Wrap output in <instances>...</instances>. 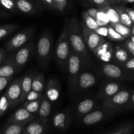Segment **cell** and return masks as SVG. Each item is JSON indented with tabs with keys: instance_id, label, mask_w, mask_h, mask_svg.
Segmentation results:
<instances>
[{
	"instance_id": "cell-1",
	"label": "cell",
	"mask_w": 134,
	"mask_h": 134,
	"mask_svg": "<svg viewBox=\"0 0 134 134\" xmlns=\"http://www.w3.org/2000/svg\"><path fill=\"white\" fill-rule=\"evenodd\" d=\"M68 37L73 52L79 55L83 61H88L89 53L80 25L75 17L68 21Z\"/></svg>"
},
{
	"instance_id": "cell-2",
	"label": "cell",
	"mask_w": 134,
	"mask_h": 134,
	"mask_svg": "<svg viewBox=\"0 0 134 134\" xmlns=\"http://www.w3.org/2000/svg\"><path fill=\"white\" fill-rule=\"evenodd\" d=\"M71 51L72 49L68 37V22H67V24H65L58 39L54 53L56 62L59 67L62 68V69L64 70L66 69L68 58Z\"/></svg>"
},
{
	"instance_id": "cell-3",
	"label": "cell",
	"mask_w": 134,
	"mask_h": 134,
	"mask_svg": "<svg viewBox=\"0 0 134 134\" xmlns=\"http://www.w3.org/2000/svg\"><path fill=\"white\" fill-rule=\"evenodd\" d=\"M82 63L83 60L82 58L71 51L68 58L66 70L68 74L69 88L73 92L77 90V81L82 71Z\"/></svg>"
},
{
	"instance_id": "cell-4",
	"label": "cell",
	"mask_w": 134,
	"mask_h": 134,
	"mask_svg": "<svg viewBox=\"0 0 134 134\" xmlns=\"http://www.w3.org/2000/svg\"><path fill=\"white\" fill-rule=\"evenodd\" d=\"M52 48V36L48 31H44L38 39L36 54L39 64L47 67L51 58Z\"/></svg>"
},
{
	"instance_id": "cell-5",
	"label": "cell",
	"mask_w": 134,
	"mask_h": 134,
	"mask_svg": "<svg viewBox=\"0 0 134 134\" xmlns=\"http://www.w3.org/2000/svg\"><path fill=\"white\" fill-rule=\"evenodd\" d=\"M116 113L117 112L115 110L102 105L98 107H95L89 113L81 117V122L82 125L90 126L99 123L105 119L115 116Z\"/></svg>"
},
{
	"instance_id": "cell-6",
	"label": "cell",
	"mask_w": 134,
	"mask_h": 134,
	"mask_svg": "<svg viewBox=\"0 0 134 134\" xmlns=\"http://www.w3.org/2000/svg\"><path fill=\"white\" fill-rule=\"evenodd\" d=\"M34 33V29L33 27H28L15 34L5 44V48L7 52H15L18 49L27 44L32 39Z\"/></svg>"
},
{
	"instance_id": "cell-7",
	"label": "cell",
	"mask_w": 134,
	"mask_h": 134,
	"mask_svg": "<svg viewBox=\"0 0 134 134\" xmlns=\"http://www.w3.org/2000/svg\"><path fill=\"white\" fill-rule=\"evenodd\" d=\"M101 72L107 78L113 80H130L134 78L133 71L127 70L112 63H105L101 66Z\"/></svg>"
},
{
	"instance_id": "cell-8",
	"label": "cell",
	"mask_w": 134,
	"mask_h": 134,
	"mask_svg": "<svg viewBox=\"0 0 134 134\" xmlns=\"http://www.w3.org/2000/svg\"><path fill=\"white\" fill-rule=\"evenodd\" d=\"M132 92L133 90L122 89L113 96L103 99V105L116 112L123 111L130 98Z\"/></svg>"
},
{
	"instance_id": "cell-9",
	"label": "cell",
	"mask_w": 134,
	"mask_h": 134,
	"mask_svg": "<svg viewBox=\"0 0 134 134\" xmlns=\"http://www.w3.org/2000/svg\"><path fill=\"white\" fill-rule=\"evenodd\" d=\"M35 44L34 42H30L22 47L14 53V61L16 68L17 73L24 69L29 60L31 58L34 52Z\"/></svg>"
},
{
	"instance_id": "cell-10",
	"label": "cell",
	"mask_w": 134,
	"mask_h": 134,
	"mask_svg": "<svg viewBox=\"0 0 134 134\" xmlns=\"http://www.w3.org/2000/svg\"><path fill=\"white\" fill-rule=\"evenodd\" d=\"M80 27H81L82 35H83L86 46L90 50V51H92L94 53V51L103 42L105 41V39L103 37L101 36L99 34H97L94 30H92L86 27L82 24Z\"/></svg>"
},
{
	"instance_id": "cell-11",
	"label": "cell",
	"mask_w": 134,
	"mask_h": 134,
	"mask_svg": "<svg viewBox=\"0 0 134 134\" xmlns=\"http://www.w3.org/2000/svg\"><path fill=\"white\" fill-rule=\"evenodd\" d=\"M21 81H22V77L15 79L14 81L10 82L5 92V95L10 102V109H14L16 106L20 103L21 93H22Z\"/></svg>"
},
{
	"instance_id": "cell-12",
	"label": "cell",
	"mask_w": 134,
	"mask_h": 134,
	"mask_svg": "<svg viewBox=\"0 0 134 134\" xmlns=\"http://www.w3.org/2000/svg\"><path fill=\"white\" fill-rule=\"evenodd\" d=\"M36 117L37 115L31 113L25 108L20 107L8 118L7 122L14 123L25 126Z\"/></svg>"
},
{
	"instance_id": "cell-13",
	"label": "cell",
	"mask_w": 134,
	"mask_h": 134,
	"mask_svg": "<svg viewBox=\"0 0 134 134\" xmlns=\"http://www.w3.org/2000/svg\"><path fill=\"white\" fill-rule=\"evenodd\" d=\"M71 122L70 112L68 109L63 110L54 114L52 119V126L60 131L66 130Z\"/></svg>"
},
{
	"instance_id": "cell-14",
	"label": "cell",
	"mask_w": 134,
	"mask_h": 134,
	"mask_svg": "<svg viewBox=\"0 0 134 134\" xmlns=\"http://www.w3.org/2000/svg\"><path fill=\"white\" fill-rule=\"evenodd\" d=\"M60 86L58 81L55 78H51L47 81L43 94L52 103L55 102L60 97Z\"/></svg>"
},
{
	"instance_id": "cell-15",
	"label": "cell",
	"mask_w": 134,
	"mask_h": 134,
	"mask_svg": "<svg viewBox=\"0 0 134 134\" xmlns=\"http://www.w3.org/2000/svg\"><path fill=\"white\" fill-rule=\"evenodd\" d=\"M114 48L109 41L103 42L95 51L94 54L101 61L105 63H109L111 59L113 58Z\"/></svg>"
},
{
	"instance_id": "cell-16",
	"label": "cell",
	"mask_w": 134,
	"mask_h": 134,
	"mask_svg": "<svg viewBox=\"0 0 134 134\" xmlns=\"http://www.w3.org/2000/svg\"><path fill=\"white\" fill-rule=\"evenodd\" d=\"M122 85L115 81H110L103 83L99 91V98L103 100L115 95L122 89Z\"/></svg>"
},
{
	"instance_id": "cell-17",
	"label": "cell",
	"mask_w": 134,
	"mask_h": 134,
	"mask_svg": "<svg viewBox=\"0 0 134 134\" xmlns=\"http://www.w3.org/2000/svg\"><path fill=\"white\" fill-rule=\"evenodd\" d=\"M96 82L97 77L94 73L81 71L77 81V90H87L94 86Z\"/></svg>"
},
{
	"instance_id": "cell-18",
	"label": "cell",
	"mask_w": 134,
	"mask_h": 134,
	"mask_svg": "<svg viewBox=\"0 0 134 134\" xmlns=\"http://www.w3.org/2000/svg\"><path fill=\"white\" fill-rule=\"evenodd\" d=\"M51 108H52L51 102L43 94L37 117L42 123L45 125H48L50 116H51Z\"/></svg>"
},
{
	"instance_id": "cell-19",
	"label": "cell",
	"mask_w": 134,
	"mask_h": 134,
	"mask_svg": "<svg viewBox=\"0 0 134 134\" xmlns=\"http://www.w3.org/2000/svg\"><path fill=\"white\" fill-rule=\"evenodd\" d=\"M17 73L14 61V53L7 56L5 61L0 65V77H13Z\"/></svg>"
},
{
	"instance_id": "cell-20",
	"label": "cell",
	"mask_w": 134,
	"mask_h": 134,
	"mask_svg": "<svg viewBox=\"0 0 134 134\" xmlns=\"http://www.w3.org/2000/svg\"><path fill=\"white\" fill-rule=\"evenodd\" d=\"M47 129V125L42 123L37 117H36L25 126L22 134H44Z\"/></svg>"
},
{
	"instance_id": "cell-21",
	"label": "cell",
	"mask_w": 134,
	"mask_h": 134,
	"mask_svg": "<svg viewBox=\"0 0 134 134\" xmlns=\"http://www.w3.org/2000/svg\"><path fill=\"white\" fill-rule=\"evenodd\" d=\"M15 3L19 13L29 16L35 15L37 13V8L31 0H15Z\"/></svg>"
},
{
	"instance_id": "cell-22",
	"label": "cell",
	"mask_w": 134,
	"mask_h": 134,
	"mask_svg": "<svg viewBox=\"0 0 134 134\" xmlns=\"http://www.w3.org/2000/svg\"><path fill=\"white\" fill-rule=\"evenodd\" d=\"M96 101L92 98H86L79 102L76 106V114L79 118L82 117L92 111L96 107Z\"/></svg>"
},
{
	"instance_id": "cell-23",
	"label": "cell",
	"mask_w": 134,
	"mask_h": 134,
	"mask_svg": "<svg viewBox=\"0 0 134 134\" xmlns=\"http://www.w3.org/2000/svg\"><path fill=\"white\" fill-rule=\"evenodd\" d=\"M17 13L15 0H0V15L8 16Z\"/></svg>"
},
{
	"instance_id": "cell-24",
	"label": "cell",
	"mask_w": 134,
	"mask_h": 134,
	"mask_svg": "<svg viewBox=\"0 0 134 134\" xmlns=\"http://www.w3.org/2000/svg\"><path fill=\"white\" fill-rule=\"evenodd\" d=\"M35 73H27L24 77H22L21 81V98L20 103H22L25 101L26 96L31 90V85H32L33 78Z\"/></svg>"
},
{
	"instance_id": "cell-25",
	"label": "cell",
	"mask_w": 134,
	"mask_h": 134,
	"mask_svg": "<svg viewBox=\"0 0 134 134\" xmlns=\"http://www.w3.org/2000/svg\"><path fill=\"white\" fill-rule=\"evenodd\" d=\"M132 56L124 47H118L113 51V59L117 64L122 66Z\"/></svg>"
},
{
	"instance_id": "cell-26",
	"label": "cell",
	"mask_w": 134,
	"mask_h": 134,
	"mask_svg": "<svg viewBox=\"0 0 134 134\" xmlns=\"http://www.w3.org/2000/svg\"><path fill=\"white\" fill-rule=\"evenodd\" d=\"M45 79L43 73H35L33 78L32 85H31V90L34 91L39 92H44L45 88Z\"/></svg>"
},
{
	"instance_id": "cell-27",
	"label": "cell",
	"mask_w": 134,
	"mask_h": 134,
	"mask_svg": "<svg viewBox=\"0 0 134 134\" xmlns=\"http://www.w3.org/2000/svg\"><path fill=\"white\" fill-rule=\"evenodd\" d=\"M114 7H115V9L116 10L118 14H119L120 23L131 28L134 24L132 22V21L131 20L128 13H127L126 10L125 5H114Z\"/></svg>"
},
{
	"instance_id": "cell-28",
	"label": "cell",
	"mask_w": 134,
	"mask_h": 134,
	"mask_svg": "<svg viewBox=\"0 0 134 134\" xmlns=\"http://www.w3.org/2000/svg\"><path fill=\"white\" fill-rule=\"evenodd\" d=\"M24 126L14 123L7 122L0 128V134H22Z\"/></svg>"
},
{
	"instance_id": "cell-29",
	"label": "cell",
	"mask_w": 134,
	"mask_h": 134,
	"mask_svg": "<svg viewBox=\"0 0 134 134\" xmlns=\"http://www.w3.org/2000/svg\"><path fill=\"white\" fill-rule=\"evenodd\" d=\"M82 24L86 26L88 29H90L92 30L95 31L96 29H98L99 27V25L97 23L96 20L95 18L92 17L88 13H87L86 10L82 12Z\"/></svg>"
},
{
	"instance_id": "cell-30",
	"label": "cell",
	"mask_w": 134,
	"mask_h": 134,
	"mask_svg": "<svg viewBox=\"0 0 134 134\" xmlns=\"http://www.w3.org/2000/svg\"><path fill=\"white\" fill-rule=\"evenodd\" d=\"M41 99H37L34 101H25L23 102V104L21 107L26 109L27 111L37 116L38 111H39V107H40Z\"/></svg>"
},
{
	"instance_id": "cell-31",
	"label": "cell",
	"mask_w": 134,
	"mask_h": 134,
	"mask_svg": "<svg viewBox=\"0 0 134 134\" xmlns=\"http://www.w3.org/2000/svg\"><path fill=\"white\" fill-rule=\"evenodd\" d=\"M134 129V123L133 122H128L122 124L116 129L106 134H131Z\"/></svg>"
},
{
	"instance_id": "cell-32",
	"label": "cell",
	"mask_w": 134,
	"mask_h": 134,
	"mask_svg": "<svg viewBox=\"0 0 134 134\" xmlns=\"http://www.w3.org/2000/svg\"><path fill=\"white\" fill-rule=\"evenodd\" d=\"M109 25L113 27V29L115 30V31H117L119 34L122 35L123 37H124L126 38V39L129 38L130 36L131 35L130 27L122 24H121L120 22L110 24Z\"/></svg>"
},
{
	"instance_id": "cell-33",
	"label": "cell",
	"mask_w": 134,
	"mask_h": 134,
	"mask_svg": "<svg viewBox=\"0 0 134 134\" xmlns=\"http://www.w3.org/2000/svg\"><path fill=\"white\" fill-rule=\"evenodd\" d=\"M96 20L99 26H109L110 24L109 17L103 8L98 9V12L96 17Z\"/></svg>"
},
{
	"instance_id": "cell-34",
	"label": "cell",
	"mask_w": 134,
	"mask_h": 134,
	"mask_svg": "<svg viewBox=\"0 0 134 134\" xmlns=\"http://www.w3.org/2000/svg\"><path fill=\"white\" fill-rule=\"evenodd\" d=\"M103 9L105 10L106 13H107V16H108L109 19L110 21V24L120 22L119 14H118L117 11L115 9L114 5H108V6L103 8Z\"/></svg>"
},
{
	"instance_id": "cell-35",
	"label": "cell",
	"mask_w": 134,
	"mask_h": 134,
	"mask_svg": "<svg viewBox=\"0 0 134 134\" xmlns=\"http://www.w3.org/2000/svg\"><path fill=\"white\" fill-rule=\"evenodd\" d=\"M17 28L18 25L15 24H8L0 26V39H3L5 37L9 35Z\"/></svg>"
},
{
	"instance_id": "cell-36",
	"label": "cell",
	"mask_w": 134,
	"mask_h": 134,
	"mask_svg": "<svg viewBox=\"0 0 134 134\" xmlns=\"http://www.w3.org/2000/svg\"><path fill=\"white\" fill-rule=\"evenodd\" d=\"M107 38L109 40L116 42L123 41H125L126 39V38L123 37L122 35L119 34L117 31H115L113 29V27L110 26V25L108 26V35H107Z\"/></svg>"
},
{
	"instance_id": "cell-37",
	"label": "cell",
	"mask_w": 134,
	"mask_h": 134,
	"mask_svg": "<svg viewBox=\"0 0 134 134\" xmlns=\"http://www.w3.org/2000/svg\"><path fill=\"white\" fill-rule=\"evenodd\" d=\"M9 109H10V102L4 93L0 96V117L3 116Z\"/></svg>"
},
{
	"instance_id": "cell-38",
	"label": "cell",
	"mask_w": 134,
	"mask_h": 134,
	"mask_svg": "<svg viewBox=\"0 0 134 134\" xmlns=\"http://www.w3.org/2000/svg\"><path fill=\"white\" fill-rule=\"evenodd\" d=\"M55 5L56 10L59 12H64L68 5V0H52Z\"/></svg>"
},
{
	"instance_id": "cell-39",
	"label": "cell",
	"mask_w": 134,
	"mask_h": 134,
	"mask_svg": "<svg viewBox=\"0 0 134 134\" xmlns=\"http://www.w3.org/2000/svg\"><path fill=\"white\" fill-rule=\"evenodd\" d=\"M43 93H41L39 92H36L31 90V91L27 94V95L26 96L25 101H34L37 100V99H41L42 97H43Z\"/></svg>"
},
{
	"instance_id": "cell-40",
	"label": "cell",
	"mask_w": 134,
	"mask_h": 134,
	"mask_svg": "<svg viewBox=\"0 0 134 134\" xmlns=\"http://www.w3.org/2000/svg\"><path fill=\"white\" fill-rule=\"evenodd\" d=\"M88 1L95 5L98 9H102L108 5H111L109 0H88Z\"/></svg>"
},
{
	"instance_id": "cell-41",
	"label": "cell",
	"mask_w": 134,
	"mask_h": 134,
	"mask_svg": "<svg viewBox=\"0 0 134 134\" xmlns=\"http://www.w3.org/2000/svg\"><path fill=\"white\" fill-rule=\"evenodd\" d=\"M124 47L128 50L132 57H134V43L130 39H126L124 42Z\"/></svg>"
},
{
	"instance_id": "cell-42",
	"label": "cell",
	"mask_w": 134,
	"mask_h": 134,
	"mask_svg": "<svg viewBox=\"0 0 134 134\" xmlns=\"http://www.w3.org/2000/svg\"><path fill=\"white\" fill-rule=\"evenodd\" d=\"M13 77H0V94L7 87L9 82H10Z\"/></svg>"
},
{
	"instance_id": "cell-43",
	"label": "cell",
	"mask_w": 134,
	"mask_h": 134,
	"mask_svg": "<svg viewBox=\"0 0 134 134\" xmlns=\"http://www.w3.org/2000/svg\"><path fill=\"white\" fill-rule=\"evenodd\" d=\"M97 34H99L101 36L103 37H107L108 35V26H99L98 29L95 30Z\"/></svg>"
},
{
	"instance_id": "cell-44",
	"label": "cell",
	"mask_w": 134,
	"mask_h": 134,
	"mask_svg": "<svg viewBox=\"0 0 134 134\" xmlns=\"http://www.w3.org/2000/svg\"><path fill=\"white\" fill-rule=\"evenodd\" d=\"M122 67L127 70L134 72V57L130 58L125 64H123Z\"/></svg>"
},
{
	"instance_id": "cell-45",
	"label": "cell",
	"mask_w": 134,
	"mask_h": 134,
	"mask_svg": "<svg viewBox=\"0 0 134 134\" xmlns=\"http://www.w3.org/2000/svg\"><path fill=\"white\" fill-rule=\"evenodd\" d=\"M134 109V90L132 92V94L131 95L129 101L126 105L124 109V111H130V110H133Z\"/></svg>"
},
{
	"instance_id": "cell-46",
	"label": "cell",
	"mask_w": 134,
	"mask_h": 134,
	"mask_svg": "<svg viewBox=\"0 0 134 134\" xmlns=\"http://www.w3.org/2000/svg\"><path fill=\"white\" fill-rule=\"evenodd\" d=\"M42 3H43V5L44 6H46L47 7L49 8V9H52V10H56V8H55V5L54 4V2L52 0H40Z\"/></svg>"
},
{
	"instance_id": "cell-47",
	"label": "cell",
	"mask_w": 134,
	"mask_h": 134,
	"mask_svg": "<svg viewBox=\"0 0 134 134\" xmlns=\"http://www.w3.org/2000/svg\"><path fill=\"white\" fill-rule=\"evenodd\" d=\"M7 52L5 48H0V65L5 61V58H6L7 56Z\"/></svg>"
},
{
	"instance_id": "cell-48",
	"label": "cell",
	"mask_w": 134,
	"mask_h": 134,
	"mask_svg": "<svg viewBox=\"0 0 134 134\" xmlns=\"http://www.w3.org/2000/svg\"><path fill=\"white\" fill-rule=\"evenodd\" d=\"M126 10L128 13V15H129L130 18L131 20L132 21V22L134 24V9H132V8L130 7H125Z\"/></svg>"
},
{
	"instance_id": "cell-49",
	"label": "cell",
	"mask_w": 134,
	"mask_h": 134,
	"mask_svg": "<svg viewBox=\"0 0 134 134\" xmlns=\"http://www.w3.org/2000/svg\"><path fill=\"white\" fill-rule=\"evenodd\" d=\"M123 0H109L111 5H122Z\"/></svg>"
},
{
	"instance_id": "cell-50",
	"label": "cell",
	"mask_w": 134,
	"mask_h": 134,
	"mask_svg": "<svg viewBox=\"0 0 134 134\" xmlns=\"http://www.w3.org/2000/svg\"><path fill=\"white\" fill-rule=\"evenodd\" d=\"M130 3H134V0H123L122 5H125Z\"/></svg>"
},
{
	"instance_id": "cell-51",
	"label": "cell",
	"mask_w": 134,
	"mask_h": 134,
	"mask_svg": "<svg viewBox=\"0 0 134 134\" xmlns=\"http://www.w3.org/2000/svg\"><path fill=\"white\" fill-rule=\"evenodd\" d=\"M131 35H134V24L131 27Z\"/></svg>"
},
{
	"instance_id": "cell-52",
	"label": "cell",
	"mask_w": 134,
	"mask_h": 134,
	"mask_svg": "<svg viewBox=\"0 0 134 134\" xmlns=\"http://www.w3.org/2000/svg\"><path fill=\"white\" fill-rule=\"evenodd\" d=\"M130 39H131V40L134 43V35H130Z\"/></svg>"
},
{
	"instance_id": "cell-53",
	"label": "cell",
	"mask_w": 134,
	"mask_h": 134,
	"mask_svg": "<svg viewBox=\"0 0 134 134\" xmlns=\"http://www.w3.org/2000/svg\"><path fill=\"white\" fill-rule=\"evenodd\" d=\"M105 134H106V133H105Z\"/></svg>"
}]
</instances>
